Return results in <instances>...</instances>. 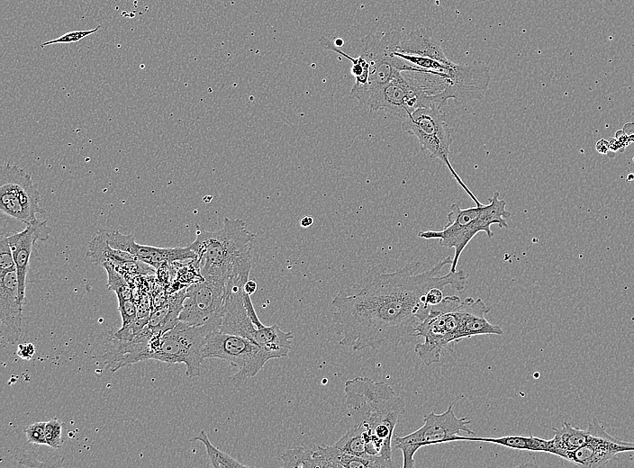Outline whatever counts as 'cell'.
I'll list each match as a JSON object with an SVG mask.
<instances>
[{"label": "cell", "instance_id": "obj_1", "mask_svg": "<svg viewBox=\"0 0 634 468\" xmlns=\"http://www.w3.org/2000/svg\"><path fill=\"white\" fill-rule=\"evenodd\" d=\"M451 263L452 256H445L422 273H418L421 262L409 263L394 272L376 275L354 294L336 295L332 322L341 335L339 343L359 351L411 341L416 328L430 312L426 302L430 289L451 286L464 291L467 280L465 271L440 274Z\"/></svg>", "mask_w": 634, "mask_h": 468}, {"label": "cell", "instance_id": "obj_2", "mask_svg": "<svg viewBox=\"0 0 634 468\" xmlns=\"http://www.w3.org/2000/svg\"><path fill=\"white\" fill-rule=\"evenodd\" d=\"M346 414L350 428L364 439L367 455L386 467L393 461L394 431L405 411V401L385 382L357 376L344 383Z\"/></svg>", "mask_w": 634, "mask_h": 468}, {"label": "cell", "instance_id": "obj_3", "mask_svg": "<svg viewBox=\"0 0 634 468\" xmlns=\"http://www.w3.org/2000/svg\"><path fill=\"white\" fill-rule=\"evenodd\" d=\"M196 227V238L188 247L196 254L203 278L224 287L233 283L245 284L251 270L252 243L256 239L246 222L225 217L223 227L217 231Z\"/></svg>", "mask_w": 634, "mask_h": 468}, {"label": "cell", "instance_id": "obj_4", "mask_svg": "<svg viewBox=\"0 0 634 468\" xmlns=\"http://www.w3.org/2000/svg\"><path fill=\"white\" fill-rule=\"evenodd\" d=\"M507 202L499 198V193H494L488 204H481L462 209L457 203L450 206L447 215L448 222L441 230H424L418 237L424 239H438L444 248H454V256L449 271L455 272L460 256L472 238L479 232H485L487 238H492L493 224L500 228H508L507 219L511 212L506 210Z\"/></svg>", "mask_w": 634, "mask_h": 468}, {"label": "cell", "instance_id": "obj_5", "mask_svg": "<svg viewBox=\"0 0 634 468\" xmlns=\"http://www.w3.org/2000/svg\"><path fill=\"white\" fill-rule=\"evenodd\" d=\"M402 129L418 140L423 151H428L432 158L439 159L446 165L457 183L476 206L483 204L452 166L449 158L453 141L451 128L445 121L439 108L432 106L416 109L409 117L403 119Z\"/></svg>", "mask_w": 634, "mask_h": 468}, {"label": "cell", "instance_id": "obj_6", "mask_svg": "<svg viewBox=\"0 0 634 468\" xmlns=\"http://www.w3.org/2000/svg\"><path fill=\"white\" fill-rule=\"evenodd\" d=\"M453 403L442 413L430 411L423 418V425L415 431L403 436H394L393 446L403 454V468L415 466L414 455L422 446L440 445L457 441V436L466 433L476 436L468 425L471 421L466 418H458L453 410Z\"/></svg>", "mask_w": 634, "mask_h": 468}, {"label": "cell", "instance_id": "obj_7", "mask_svg": "<svg viewBox=\"0 0 634 468\" xmlns=\"http://www.w3.org/2000/svg\"><path fill=\"white\" fill-rule=\"evenodd\" d=\"M460 302L457 296H445L416 328L415 337H421L424 341L415 346L414 352L426 366L440 362L444 351H452L450 346L457 343Z\"/></svg>", "mask_w": 634, "mask_h": 468}, {"label": "cell", "instance_id": "obj_8", "mask_svg": "<svg viewBox=\"0 0 634 468\" xmlns=\"http://www.w3.org/2000/svg\"><path fill=\"white\" fill-rule=\"evenodd\" d=\"M219 329L214 324L190 326L179 321L173 328L160 336L157 349L150 359L186 364L188 377L198 376L204 358V349L207 336L213 330Z\"/></svg>", "mask_w": 634, "mask_h": 468}, {"label": "cell", "instance_id": "obj_9", "mask_svg": "<svg viewBox=\"0 0 634 468\" xmlns=\"http://www.w3.org/2000/svg\"><path fill=\"white\" fill-rule=\"evenodd\" d=\"M41 196L32 176L16 165H5L0 176V211L3 214L26 225L44 213Z\"/></svg>", "mask_w": 634, "mask_h": 468}, {"label": "cell", "instance_id": "obj_10", "mask_svg": "<svg viewBox=\"0 0 634 468\" xmlns=\"http://www.w3.org/2000/svg\"><path fill=\"white\" fill-rule=\"evenodd\" d=\"M226 298L223 285L202 280L186 287V297L179 320L190 326L214 324L222 321Z\"/></svg>", "mask_w": 634, "mask_h": 468}, {"label": "cell", "instance_id": "obj_11", "mask_svg": "<svg viewBox=\"0 0 634 468\" xmlns=\"http://www.w3.org/2000/svg\"><path fill=\"white\" fill-rule=\"evenodd\" d=\"M447 87L440 98L443 105L452 99L456 103L482 100L488 88L491 73L489 68L474 61L467 64H453L448 70Z\"/></svg>", "mask_w": 634, "mask_h": 468}, {"label": "cell", "instance_id": "obj_12", "mask_svg": "<svg viewBox=\"0 0 634 468\" xmlns=\"http://www.w3.org/2000/svg\"><path fill=\"white\" fill-rule=\"evenodd\" d=\"M102 233L112 248L132 254L154 268L164 264L196 258V254L189 247L158 248L140 245L135 242L133 234L125 235L118 230L107 229H103Z\"/></svg>", "mask_w": 634, "mask_h": 468}, {"label": "cell", "instance_id": "obj_13", "mask_svg": "<svg viewBox=\"0 0 634 468\" xmlns=\"http://www.w3.org/2000/svg\"><path fill=\"white\" fill-rule=\"evenodd\" d=\"M593 434L584 446L566 454L564 459L578 467H602L617 454L634 451V442H625L609 435L593 422Z\"/></svg>", "mask_w": 634, "mask_h": 468}, {"label": "cell", "instance_id": "obj_14", "mask_svg": "<svg viewBox=\"0 0 634 468\" xmlns=\"http://www.w3.org/2000/svg\"><path fill=\"white\" fill-rule=\"evenodd\" d=\"M259 347L247 338L216 329L207 336L204 355V358L223 359L231 366L240 369L253 360Z\"/></svg>", "mask_w": 634, "mask_h": 468}, {"label": "cell", "instance_id": "obj_15", "mask_svg": "<svg viewBox=\"0 0 634 468\" xmlns=\"http://www.w3.org/2000/svg\"><path fill=\"white\" fill-rule=\"evenodd\" d=\"M23 305L16 269L0 273L1 334L10 344L16 343L22 334Z\"/></svg>", "mask_w": 634, "mask_h": 468}, {"label": "cell", "instance_id": "obj_16", "mask_svg": "<svg viewBox=\"0 0 634 468\" xmlns=\"http://www.w3.org/2000/svg\"><path fill=\"white\" fill-rule=\"evenodd\" d=\"M50 233V228L47 220H39L37 219L27 224L22 231L6 237L15 263L19 284V297L23 304L25 302L26 275L29 271L33 246L38 240H47Z\"/></svg>", "mask_w": 634, "mask_h": 468}, {"label": "cell", "instance_id": "obj_17", "mask_svg": "<svg viewBox=\"0 0 634 468\" xmlns=\"http://www.w3.org/2000/svg\"><path fill=\"white\" fill-rule=\"evenodd\" d=\"M146 325L140 331L129 338L113 336L101 356L104 364L112 372L137 362L148 360L149 341L153 336Z\"/></svg>", "mask_w": 634, "mask_h": 468}, {"label": "cell", "instance_id": "obj_18", "mask_svg": "<svg viewBox=\"0 0 634 468\" xmlns=\"http://www.w3.org/2000/svg\"><path fill=\"white\" fill-rule=\"evenodd\" d=\"M489 311L490 307L480 297H467L461 302L457 306L459 320L456 341L479 335H503L500 326L485 319Z\"/></svg>", "mask_w": 634, "mask_h": 468}, {"label": "cell", "instance_id": "obj_19", "mask_svg": "<svg viewBox=\"0 0 634 468\" xmlns=\"http://www.w3.org/2000/svg\"><path fill=\"white\" fill-rule=\"evenodd\" d=\"M243 287L242 284H232L226 286L225 304L219 330L254 341L257 328L245 308Z\"/></svg>", "mask_w": 634, "mask_h": 468}, {"label": "cell", "instance_id": "obj_20", "mask_svg": "<svg viewBox=\"0 0 634 468\" xmlns=\"http://www.w3.org/2000/svg\"><path fill=\"white\" fill-rule=\"evenodd\" d=\"M398 51L431 58L446 64L452 62L445 55L443 49L434 39L430 31L424 27H418L410 32L406 36H401Z\"/></svg>", "mask_w": 634, "mask_h": 468}, {"label": "cell", "instance_id": "obj_21", "mask_svg": "<svg viewBox=\"0 0 634 468\" xmlns=\"http://www.w3.org/2000/svg\"><path fill=\"white\" fill-rule=\"evenodd\" d=\"M316 467L332 468H379L383 465L376 460L350 454L334 445L313 447Z\"/></svg>", "mask_w": 634, "mask_h": 468}, {"label": "cell", "instance_id": "obj_22", "mask_svg": "<svg viewBox=\"0 0 634 468\" xmlns=\"http://www.w3.org/2000/svg\"><path fill=\"white\" fill-rule=\"evenodd\" d=\"M186 297V287H183L168 295L167 301L161 306L152 310L147 325L153 334H164L180 321L179 315Z\"/></svg>", "mask_w": 634, "mask_h": 468}, {"label": "cell", "instance_id": "obj_23", "mask_svg": "<svg viewBox=\"0 0 634 468\" xmlns=\"http://www.w3.org/2000/svg\"><path fill=\"white\" fill-rule=\"evenodd\" d=\"M554 436L550 438V454L565 458L566 454L586 445L593 434V426L591 422L586 429L573 427L564 422L559 428H553Z\"/></svg>", "mask_w": 634, "mask_h": 468}, {"label": "cell", "instance_id": "obj_24", "mask_svg": "<svg viewBox=\"0 0 634 468\" xmlns=\"http://www.w3.org/2000/svg\"><path fill=\"white\" fill-rule=\"evenodd\" d=\"M457 441H482L494 443L505 447L531 452H545L550 454V439H545L532 435H509L498 437H484L476 436L460 435Z\"/></svg>", "mask_w": 634, "mask_h": 468}, {"label": "cell", "instance_id": "obj_25", "mask_svg": "<svg viewBox=\"0 0 634 468\" xmlns=\"http://www.w3.org/2000/svg\"><path fill=\"white\" fill-rule=\"evenodd\" d=\"M293 338L292 331L285 332L276 324L264 325L262 328H257L254 336V341L271 352L276 359L288 356Z\"/></svg>", "mask_w": 634, "mask_h": 468}, {"label": "cell", "instance_id": "obj_26", "mask_svg": "<svg viewBox=\"0 0 634 468\" xmlns=\"http://www.w3.org/2000/svg\"><path fill=\"white\" fill-rule=\"evenodd\" d=\"M86 256L95 264L111 263L115 267L122 263L137 258L132 254L112 248L104 238L101 230L97 231L88 243Z\"/></svg>", "mask_w": 634, "mask_h": 468}, {"label": "cell", "instance_id": "obj_27", "mask_svg": "<svg viewBox=\"0 0 634 468\" xmlns=\"http://www.w3.org/2000/svg\"><path fill=\"white\" fill-rule=\"evenodd\" d=\"M192 440H197L204 444L206 449L210 464L214 468L248 467L247 465L240 464L236 459L230 456L228 454L215 447L209 440L208 435L204 430H202L196 436L192 438Z\"/></svg>", "mask_w": 634, "mask_h": 468}, {"label": "cell", "instance_id": "obj_28", "mask_svg": "<svg viewBox=\"0 0 634 468\" xmlns=\"http://www.w3.org/2000/svg\"><path fill=\"white\" fill-rule=\"evenodd\" d=\"M102 266L107 273L108 287L115 292L118 302L135 299L130 284L113 264L106 262Z\"/></svg>", "mask_w": 634, "mask_h": 468}, {"label": "cell", "instance_id": "obj_29", "mask_svg": "<svg viewBox=\"0 0 634 468\" xmlns=\"http://www.w3.org/2000/svg\"><path fill=\"white\" fill-rule=\"evenodd\" d=\"M280 460L284 467L313 468L316 467L313 459V447L295 446L285 450Z\"/></svg>", "mask_w": 634, "mask_h": 468}, {"label": "cell", "instance_id": "obj_30", "mask_svg": "<svg viewBox=\"0 0 634 468\" xmlns=\"http://www.w3.org/2000/svg\"><path fill=\"white\" fill-rule=\"evenodd\" d=\"M12 456L13 463L11 466L14 467H59L54 462L39 460L37 450L26 445L15 447Z\"/></svg>", "mask_w": 634, "mask_h": 468}, {"label": "cell", "instance_id": "obj_31", "mask_svg": "<svg viewBox=\"0 0 634 468\" xmlns=\"http://www.w3.org/2000/svg\"><path fill=\"white\" fill-rule=\"evenodd\" d=\"M63 423L58 418H51L45 425V439L46 445L53 449L60 448L61 431Z\"/></svg>", "mask_w": 634, "mask_h": 468}, {"label": "cell", "instance_id": "obj_32", "mask_svg": "<svg viewBox=\"0 0 634 468\" xmlns=\"http://www.w3.org/2000/svg\"><path fill=\"white\" fill-rule=\"evenodd\" d=\"M45 425L46 422L40 421L26 427L24 433L27 442L32 445H46Z\"/></svg>", "mask_w": 634, "mask_h": 468}, {"label": "cell", "instance_id": "obj_33", "mask_svg": "<svg viewBox=\"0 0 634 468\" xmlns=\"http://www.w3.org/2000/svg\"><path fill=\"white\" fill-rule=\"evenodd\" d=\"M15 268L13 252L6 237L0 238V273Z\"/></svg>", "mask_w": 634, "mask_h": 468}, {"label": "cell", "instance_id": "obj_34", "mask_svg": "<svg viewBox=\"0 0 634 468\" xmlns=\"http://www.w3.org/2000/svg\"><path fill=\"white\" fill-rule=\"evenodd\" d=\"M99 28H100V26H97L96 28L92 29V30L69 32H67V33L59 36V38H57L55 40L41 43V47L43 48L47 45L56 44V43L77 42V41H79L82 39L89 36L90 34L95 33V32L98 31Z\"/></svg>", "mask_w": 634, "mask_h": 468}, {"label": "cell", "instance_id": "obj_35", "mask_svg": "<svg viewBox=\"0 0 634 468\" xmlns=\"http://www.w3.org/2000/svg\"><path fill=\"white\" fill-rule=\"evenodd\" d=\"M243 302H244V305L247 310L248 315L249 316L253 324L256 326L257 328H262L264 326V324L261 323V321L259 320V319L255 311L252 301L250 299V295L244 292V290H243Z\"/></svg>", "mask_w": 634, "mask_h": 468}, {"label": "cell", "instance_id": "obj_36", "mask_svg": "<svg viewBox=\"0 0 634 468\" xmlns=\"http://www.w3.org/2000/svg\"><path fill=\"white\" fill-rule=\"evenodd\" d=\"M16 353L22 359L30 360L35 353V347L32 343H23L18 346Z\"/></svg>", "mask_w": 634, "mask_h": 468}, {"label": "cell", "instance_id": "obj_37", "mask_svg": "<svg viewBox=\"0 0 634 468\" xmlns=\"http://www.w3.org/2000/svg\"><path fill=\"white\" fill-rule=\"evenodd\" d=\"M257 287H258V285H257L256 281L252 280V279H249L245 283L243 290L249 295H252L257 291Z\"/></svg>", "mask_w": 634, "mask_h": 468}, {"label": "cell", "instance_id": "obj_38", "mask_svg": "<svg viewBox=\"0 0 634 468\" xmlns=\"http://www.w3.org/2000/svg\"><path fill=\"white\" fill-rule=\"evenodd\" d=\"M312 223H313V218L311 217V216H309V215H306V216L303 217V218L301 219V220H300V225H301L303 228H308V227H310Z\"/></svg>", "mask_w": 634, "mask_h": 468}, {"label": "cell", "instance_id": "obj_39", "mask_svg": "<svg viewBox=\"0 0 634 468\" xmlns=\"http://www.w3.org/2000/svg\"><path fill=\"white\" fill-rule=\"evenodd\" d=\"M334 44H335V46H337V47L340 48V47L343 44V40H340V39H337V40L334 41Z\"/></svg>", "mask_w": 634, "mask_h": 468}]
</instances>
